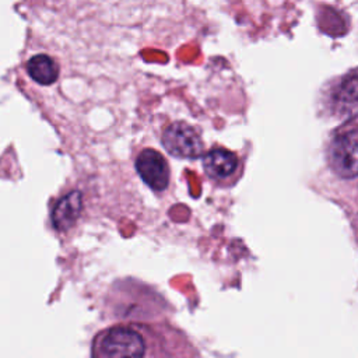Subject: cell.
I'll use <instances>...</instances> for the list:
<instances>
[{
	"mask_svg": "<svg viewBox=\"0 0 358 358\" xmlns=\"http://www.w3.org/2000/svg\"><path fill=\"white\" fill-rule=\"evenodd\" d=\"M162 338V333H157L145 324H115L101 330L95 336L92 355L101 358L166 355L168 351Z\"/></svg>",
	"mask_w": 358,
	"mask_h": 358,
	"instance_id": "6da1fadb",
	"label": "cell"
},
{
	"mask_svg": "<svg viewBox=\"0 0 358 358\" xmlns=\"http://www.w3.org/2000/svg\"><path fill=\"white\" fill-rule=\"evenodd\" d=\"M357 116H352L331 138L327 150V159L331 171L341 179L354 180L357 178L358 152Z\"/></svg>",
	"mask_w": 358,
	"mask_h": 358,
	"instance_id": "7a4b0ae2",
	"label": "cell"
},
{
	"mask_svg": "<svg viewBox=\"0 0 358 358\" xmlns=\"http://www.w3.org/2000/svg\"><path fill=\"white\" fill-rule=\"evenodd\" d=\"M164 148L175 158L194 159L203 154V140L197 130L185 123L175 122L165 127L161 137Z\"/></svg>",
	"mask_w": 358,
	"mask_h": 358,
	"instance_id": "3957f363",
	"label": "cell"
},
{
	"mask_svg": "<svg viewBox=\"0 0 358 358\" xmlns=\"http://www.w3.org/2000/svg\"><path fill=\"white\" fill-rule=\"evenodd\" d=\"M206 175L221 186L232 185L242 172V164L238 155L225 148H213L203 157Z\"/></svg>",
	"mask_w": 358,
	"mask_h": 358,
	"instance_id": "277c9868",
	"label": "cell"
},
{
	"mask_svg": "<svg viewBox=\"0 0 358 358\" xmlns=\"http://www.w3.org/2000/svg\"><path fill=\"white\" fill-rule=\"evenodd\" d=\"M136 169L141 179L155 192H164L169 185L171 171L166 159L152 148L143 150L136 158Z\"/></svg>",
	"mask_w": 358,
	"mask_h": 358,
	"instance_id": "5b68a950",
	"label": "cell"
},
{
	"mask_svg": "<svg viewBox=\"0 0 358 358\" xmlns=\"http://www.w3.org/2000/svg\"><path fill=\"white\" fill-rule=\"evenodd\" d=\"M330 109L340 117L357 116L358 78L355 70L343 77L329 95Z\"/></svg>",
	"mask_w": 358,
	"mask_h": 358,
	"instance_id": "8992f818",
	"label": "cell"
},
{
	"mask_svg": "<svg viewBox=\"0 0 358 358\" xmlns=\"http://www.w3.org/2000/svg\"><path fill=\"white\" fill-rule=\"evenodd\" d=\"M83 210V194L78 190H73L63 196L55 206L52 213L53 227L63 232L70 229Z\"/></svg>",
	"mask_w": 358,
	"mask_h": 358,
	"instance_id": "52a82bcc",
	"label": "cell"
},
{
	"mask_svg": "<svg viewBox=\"0 0 358 358\" xmlns=\"http://www.w3.org/2000/svg\"><path fill=\"white\" fill-rule=\"evenodd\" d=\"M27 71L29 77L41 85H50L59 77V66L48 55L32 56L27 63Z\"/></svg>",
	"mask_w": 358,
	"mask_h": 358,
	"instance_id": "ba28073f",
	"label": "cell"
}]
</instances>
